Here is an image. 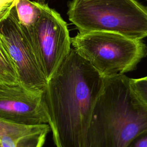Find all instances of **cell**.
I'll return each instance as SVG.
<instances>
[{
    "label": "cell",
    "instance_id": "5",
    "mask_svg": "<svg viewBox=\"0 0 147 147\" xmlns=\"http://www.w3.org/2000/svg\"><path fill=\"white\" fill-rule=\"evenodd\" d=\"M22 28L48 80L71 49L67 23L59 13L44 3L41 4V14L34 26Z\"/></svg>",
    "mask_w": 147,
    "mask_h": 147
},
{
    "label": "cell",
    "instance_id": "12",
    "mask_svg": "<svg viewBox=\"0 0 147 147\" xmlns=\"http://www.w3.org/2000/svg\"><path fill=\"white\" fill-rule=\"evenodd\" d=\"M125 147H147V130L137 134Z\"/></svg>",
    "mask_w": 147,
    "mask_h": 147
},
{
    "label": "cell",
    "instance_id": "3",
    "mask_svg": "<svg viewBox=\"0 0 147 147\" xmlns=\"http://www.w3.org/2000/svg\"><path fill=\"white\" fill-rule=\"evenodd\" d=\"M69 20L79 33L112 32L134 40L147 37V7L136 0H72Z\"/></svg>",
    "mask_w": 147,
    "mask_h": 147
},
{
    "label": "cell",
    "instance_id": "15",
    "mask_svg": "<svg viewBox=\"0 0 147 147\" xmlns=\"http://www.w3.org/2000/svg\"><path fill=\"white\" fill-rule=\"evenodd\" d=\"M0 147H2V146H1V144H0Z\"/></svg>",
    "mask_w": 147,
    "mask_h": 147
},
{
    "label": "cell",
    "instance_id": "10",
    "mask_svg": "<svg viewBox=\"0 0 147 147\" xmlns=\"http://www.w3.org/2000/svg\"><path fill=\"white\" fill-rule=\"evenodd\" d=\"M0 84H20L16 68L0 36Z\"/></svg>",
    "mask_w": 147,
    "mask_h": 147
},
{
    "label": "cell",
    "instance_id": "2",
    "mask_svg": "<svg viewBox=\"0 0 147 147\" xmlns=\"http://www.w3.org/2000/svg\"><path fill=\"white\" fill-rule=\"evenodd\" d=\"M147 130V109L120 75L105 78L95 102L86 136V147H125Z\"/></svg>",
    "mask_w": 147,
    "mask_h": 147
},
{
    "label": "cell",
    "instance_id": "8",
    "mask_svg": "<svg viewBox=\"0 0 147 147\" xmlns=\"http://www.w3.org/2000/svg\"><path fill=\"white\" fill-rule=\"evenodd\" d=\"M49 131L47 123L25 125L0 120V144L2 147H37Z\"/></svg>",
    "mask_w": 147,
    "mask_h": 147
},
{
    "label": "cell",
    "instance_id": "14",
    "mask_svg": "<svg viewBox=\"0 0 147 147\" xmlns=\"http://www.w3.org/2000/svg\"><path fill=\"white\" fill-rule=\"evenodd\" d=\"M37 2L40 4H44L45 3V0H37Z\"/></svg>",
    "mask_w": 147,
    "mask_h": 147
},
{
    "label": "cell",
    "instance_id": "13",
    "mask_svg": "<svg viewBox=\"0 0 147 147\" xmlns=\"http://www.w3.org/2000/svg\"><path fill=\"white\" fill-rule=\"evenodd\" d=\"M17 0H0V14L14 5Z\"/></svg>",
    "mask_w": 147,
    "mask_h": 147
},
{
    "label": "cell",
    "instance_id": "16",
    "mask_svg": "<svg viewBox=\"0 0 147 147\" xmlns=\"http://www.w3.org/2000/svg\"><path fill=\"white\" fill-rule=\"evenodd\" d=\"M145 78H147V76H145Z\"/></svg>",
    "mask_w": 147,
    "mask_h": 147
},
{
    "label": "cell",
    "instance_id": "4",
    "mask_svg": "<svg viewBox=\"0 0 147 147\" xmlns=\"http://www.w3.org/2000/svg\"><path fill=\"white\" fill-rule=\"evenodd\" d=\"M73 49L104 78L134 70L147 55L141 40L106 32L78 33L71 38Z\"/></svg>",
    "mask_w": 147,
    "mask_h": 147
},
{
    "label": "cell",
    "instance_id": "1",
    "mask_svg": "<svg viewBox=\"0 0 147 147\" xmlns=\"http://www.w3.org/2000/svg\"><path fill=\"white\" fill-rule=\"evenodd\" d=\"M104 81L71 48L48 80L43 94L55 147H86L92 112Z\"/></svg>",
    "mask_w": 147,
    "mask_h": 147
},
{
    "label": "cell",
    "instance_id": "9",
    "mask_svg": "<svg viewBox=\"0 0 147 147\" xmlns=\"http://www.w3.org/2000/svg\"><path fill=\"white\" fill-rule=\"evenodd\" d=\"M18 20L22 28L33 27L41 14V4L30 0H17L14 5Z\"/></svg>",
    "mask_w": 147,
    "mask_h": 147
},
{
    "label": "cell",
    "instance_id": "7",
    "mask_svg": "<svg viewBox=\"0 0 147 147\" xmlns=\"http://www.w3.org/2000/svg\"><path fill=\"white\" fill-rule=\"evenodd\" d=\"M43 94L20 84H0V120L25 125L48 124Z\"/></svg>",
    "mask_w": 147,
    "mask_h": 147
},
{
    "label": "cell",
    "instance_id": "6",
    "mask_svg": "<svg viewBox=\"0 0 147 147\" xmlns=\"http://www.w3.org/2000/svg\"><path fill=\"white\" fill-rule=\"evenodd\" d=\"M0 36L16 68L20 84L31 91L44 92L48 80L19 23L14 5L0 14Z\"/></svg>",
    "mask_w": 147,
    "mask_h": 147
},
{
    "label": "cell",
    "instance_id": "11",
    "mask_svg": "<svg viewBox=\"0 0 147 147\" xmlns=\"http://www.w3.org/2000/svg\"><path fill=\"white\" fill-rule=\"evenodd\" d=\"M130 85L138 100L147 109V78H130Z\"/></svg>",
    "mask_w": 147,
    "mask_h": 147
}]
</instances>
